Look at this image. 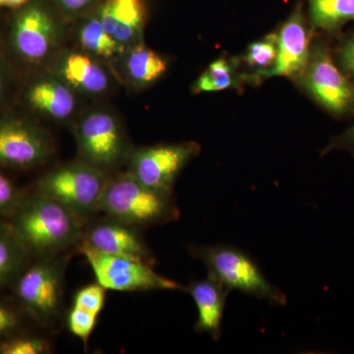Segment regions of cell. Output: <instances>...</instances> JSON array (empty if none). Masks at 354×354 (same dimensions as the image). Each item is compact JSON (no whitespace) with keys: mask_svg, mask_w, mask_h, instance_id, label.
<instances>
[{"mask_svg":"<svg viewBox=\"0 0 354 354\" xmlns=\"http://www.w3.org/2000/svg\"><path fill=\"white\" fill-rule=\"evenodd\" d=\"M82 221L57 200L37 192L18 203L10 225L28 252L51 256L80 245Z\"/></svg>","mask_w":354,"mask_h":354,"instance_id":"obj_1","label":"cell"},{"mask_svg":"<svg viewBox=\"0 0 354 354\" xmlns=\"http://www.w3.org/2000/svg\"><path fill=\"white\" fill-rule=\"evenodd\" d=\"M100 211L135 227L160 225L179 218L172 195L148 187L129 172L109 179Z\"/></svg>","mask_w":354,"mask_h":354,"instance_id":"obj_2","label":"cell"},{"mask_svg":"<svg viewBox=\"0 0 354 354\" xmlns=\"http://www.w3.org/2000/svg\"><path fill=\"white\" fill-rule=\"evenodd\" d=\"M194 251V255L208 268L209 276L228 290H239L281 306L288 302L285 293L270 283L257 263L241 249L218 244L196 247Z\"/></svg>","mask_w":354,"mask_h":354,"instance_id":"obj_3","label":"cell"},{"mask_svg":"<svg viewBox=\"0 0 354 354\" xmlns=\"http://www.w3.org/2000/svg\"><path fill=\"white\" fill-rule=\"evenodd\" d=\"M108 183L106 172L81 160L48 172L39 180L38 192L57 200L84 220L100 211Z\"/></svg>","mask_w":354,"mask_h":354,"instance_id":"obj_4","label":"cell"},{"mask_svg":"<svg viewBox=\"0 0 354 354\" xmlns=\"http://www.w3.org/2000/svg\"><path fill=\"white\" fill-rule=\"evenodd\" d=\"M78 248L92 268L97 283L106 290L151 291L185 290L171 279L153 271L152 263L132 257L100 252L81 242Z\"/></svg>","mask_w":354,"mask_h":354,"instance_id":"obj_5","label":"cell"},{"mask_svg":"<svg viewBox=\"0 0 354 354\" xmlns=\"http://www.w3.org/2000/svg\"><path fill=\"white\" fill-rule=\"evenodd\" d=\"M300 81L314 99L330 113L342 115L354 111V84L335 66L327 46H311Z\"/></svg>","mask_w":354,"mask_h":354,"instance_id":"obj_6","label":"cell"},{"mask_svg":"<svg viewBox=\"0 0 354 354\" xmlns=\"http://www.w3.org/2000/svg\"><path fill=\"white\" fill-rule=\"evenodd\" d=\"M199 152L194 142L140 148L130 156L128 172L148 187L172 195L177 176Z\"/></svg>","mask_w":354,"mask_h":354,"instance_id":"obj_7","label":"cell"},{"mask_svg":"<svg viewBox=\"0 0 354 354\" xmlns=\"http://www.w3.org/2000/svg\"><path fill=\"white\" fill-rule=\"evenodd\" d=\"M82 162L106 172L125 156L127 143L118 118L104 111L86 114L76 128Z\"/></svg>","mask_w":354,"mask_h":354,"instance_id":"obj_8","label":"cell"},{"mask_svg":"<svg viewBox=\"0 0 354 354\" xmlns=\"http://www.w3.org/2000/svg\"><path fill=\"white\" fill-rule=\"evenodd\" d=\"M64 263L48 258L19 274L16 293L37 320L50 322L59 313L64 297Z\"/></svg>","mask_w":354,"mask_h":354,"instance_id":"obj_9","label":"cell"},{"mask_svg":"<svg viewBox=\"0 0 354 354\" xmlns=\"http://www.w3.org/2000/svg\"><path fill=\"white\" fill-rule=\"evenodd\" d=\"M58 36L55 18L39 2H28L20 7L11 23V46L27 64H37L46 59L57 46Z\"/></svg>","mask_w":354,"mask_h":354,"instance_id":"obj_10","label":"cell"},{"mask_svg":"<svg viewBox=\"0 0 354 354\" xmlns=\"http://www.w3.org/2000/svg\"><path fill=\"white\" fill-rule=\"evenodd\" d=\"M50 155V141L38 127L20 118L0 120V167L30 169Z\"/></svg>","mask_w":354,"mask_h":354,"instance_id":"obj_11","label":"cell"},{"mask_svg":"<svg viewBox=\"0 0 354 354\" xmlns=\"http://www.w3.org/2000/svg\"><path fill=\"white\" fill-rule=\"evenodd\" d=\"M311 51L310 32L301 6L283 23L278 34V55L274 66L261 75L295 77L304 71Z\"/></svg>","mask_w":354,"mask_h":354,"instance_id":"obj_12","label":"cell"},{"mask_svg":"<svg viewBox=\"0 0 354 354\" xmlns=\"http://www.w3.org/2000/svg\"><path fill=\"white\" fill-rule=\"evenodd\" d=\"M83 242L100 252L132 256L152 263V254L136 227L113 218L99 221L84 232Z\"/></svg>","mask_w":354,"mask_h":354,"instance_id":"obj_13","label":"cell"},{"mask_svg":"<svg viewBox=\"0 0 354 354\" xmlns=\"http://www.w3.org/2000/svg\"><path fill=\"white\" fill-rule=\"evenodd\" d=\"M185 290L194 300L198 310L195 330L218 341L221 337L225 302L230 291L209 274L206 279L193 281Z\"/></svg>","mask_w":354,"mask_h":354,"instance_id":"obj_14","label":"cell"},{"mask_svg":"<svg viewBox=\"0 0 354 354\" xmlns=\"http://www.w3.org/2000/svg\"><path fill=\"white\" fill-rule=\"evenodd\" d=\"M97 14L106 31L125 48L133 46L141 35L144 22L141 0H108Z\"/></svg>","mask_w":354,"mask_h":354,"instance_id":"obj_15","label":"cell"},{"mask_svg":"<svg viewBox=\"0 0 354 354\" xmlns=\"http://www.w3.org/2000/svg\"><path fill=\"white\" fill-rule=\"evenodd\" d=\"M26 99L31 108L57 120H67L76 106L75 97L68 84L53 78L32 83L28 88Z\"/></svg>","mask_w":354,"mask_h":354,"instance_id":"obj_16","label":"cell"},{"mask_svg":"<svg viewBox=\"0 0 354 354\" xmlns=\"http://www.w3.org/2000/svg\"><path fill=\"white\" fill-rule=\"evenodd\" d=\"M62 74L70 87L86 94H102L109 88L108 72L97 60L84 53H69L62 62Z\"/></svg>","mask_w":354,"mask_h":354,"instance_id":"obj_17","label":"cell"},{"mask_svg":"<svg viewBox=\"0 0 354 354\" xmlns=\"http://www.w3.org/2000/svg\"><path fill=\"white\" fill-rule=\"evenodd\" d=\"M167 69V64L164 57L141 44L132 48L125 60L128 78L139 87L156 82Z\"/></svg>","mask_w":354,"mask_h":354,"instance_id":"obj_18","label":"cell"},{"mask_svg":"<svg viewBox=\"0 0 354 354\" xmlns=\"http://www.w3.org/2000/svg\"><path fill=\"white\" fill-rule=\"evenodd\" d=\"M312 30L337 32L354 21V0H306Z\"/></svg>","mask_w":354,"mask_h":354,"instance_id":"obj_19","label":"cell"},{"mask_svg":"<svg viewBox=\"0 0 354 354\" xmlns=\"http://www.w3.org/2000/svg\"><path fill=\"white\" fill-rule=\"evenodd\" d=\"M28 254L12 227L0 223V288L19 277Z\"/></svg>","mask_w":354,"mask_h":354,"instance_id":"obj_20","label":"cell"},{"mask_svg":"<svg viewBox=\"0 0 354 354\" xmlns=\"http://www.w3.org/2000/svg\"><path fill=\"white\" fill-rule=\"evenodd\" d=\"M79 41L84 50L95 57L111 58L120 55L125 50L122 44L106 31L99 14L88 18L81 25Z\"/></svg>","mask_w":354,"mask_h":354,"instance_id":"obj_21","label":"cell"},{"mask_svg":"<svg viewBox=\"0 0 354 354\" xmlns=\"http://www.w3.org/2000/svg\"><path fill=\"white\" fill-rule=\"evenodd\" d=\"M236 84L234 67L225 58H218L209 65L195 83L196 93L218 92Z\"/></svg>","mask_w":354,"mask_h":354,"instance_id":"obj_22","label":"cell"},{"mask_svg":"<svg viewBox=\"0 0 354 354\" xmlns=\"http://www.w3.org/2000/svg\"><path fill=\"white\" fill-rule=\"evenodd\" d=\"M278 55V35L270 34L264 39L251 44L247 48L246 64L263 74L274 66Z\"/></svg>","mask_w":354,"mask_h":354,"instance_id":"obj_23","label":"cell"},{"mask_svg":"<svg viewBox=\"0 0 354 354\" xmlns=\"http://www.w3.org/2000/svg\"><path fill=\"white\" fill-rule=\"evenodd\" d=\"M97 314L73 305L67 318L70 333L87 344L97 324Z\"/></svg>","mask_w":354,"mask_h":354,"instance_id":"obj_24","label":"cell"},{"mask_svg":"<svg viewBox=\"0 0 354 354\" xmlns=\"http://www.w3.org/2000/svg\"><path fill=\"white\" fill-rule=\"evenodd\" d=\"M104 301L106 288L97 283L84 286L77 291L73 305L100 315L104 309Z\"/></svg>","mask_w":354,"mask_h":354,"instance_id":"obj_25","label":"cell"},{"mask_svg":"<svg viewBox=\"0 0 354 354\" xmlns=\"http://www.w3.org/2000/svg\"><path fill=\"white\" fill-rule=\"evenodd\" d=\"M50 349L48 342L36 337H19L0 344L1 354H43Z\"/></svg>","mask_w":354,"mask_h":354,"instance_id":"obj_26","label":"cell"},{"mask_svg":"<svg viewBox=\"0 0 354 354\" xmlns=\"http://www.w3.org/2000/svg\"><path fill=\"white\" fill-rule=\"evenodd\" d=\"M17 205L18 193L15 186L6 176L0 174V215L15 209Z\"/></svg>","mask_w":354,"mask_h":354,"instance_id":"obj_27","label":"cell"},{"mask_svg":"<svg viewBox=\"0 0 354 354\" xmlns=\"http://www.w3.org/2000/svg\"><path fill=\"white\" fill-rule=\"evenodd\" d=\"M337 57L342 69L354 80V34L339 46Z\"/></svg>","mask_w":354,"mask_h":354,"instance_id":"obj_28","label":"cell"},{"mask_svg":"<svg viewBox=\"0 0 354 354\" xmlns=\"http://www.w3.org/2000/svg\"><path fill=\"white\" fill-rule=\"evenodd\" d=\"M19 318L15 312L6 305L0 304V337L6 335L17 329Z\"/></svg>","mask_w":354,"mask_h":354,"instance_id":"obj_29","label":"cell"},{"mask_svg":"<svg viewBox=\"0 0 354 354\" xmlns=\"http://www.w3.org/2000/svg\"><path fill=\"white\" fill-rule=\"evenodd\" d=\"M95 0H57L59 6L68 13H79L92 6Z\"/></svg>","mask_w":354,"mask_h":354,"instance_id":"obj_30","label":"cell"},{"mask_svg":"<svg viewBox=\"0 0 354 354\" xmlns=\"http://www.w3.org/2000/svg\"><path fill=\"white\" fill-rule=\"evenodd\" d=\"M354 144V125L334 142L330 148H348Z\"/></svg>","mask_w":354,"mask_h":354,"instance_id":"obj_31","label":"cell"},{"mask_svg":"<svg viewBox=\"0 0 354 354\" xmlns=\"http://www.w3.org/2000/svg\"><path fill=\"white\" fill-rule=\"evenodd\" d=\"M29 0H0V7L6 8H20L27 4Z\"/></svg>","mask_w":354,"mask_h":354,"instance_id":"obj_32","label":"cell"},{"mask_svg":"<svg viewBox=\"0 0 354 354\" xmlns=\"http://www.w3.org/2000/svg\"><path fill=\"white\" fill-rule=\"evenodd\" d=\"M4 90H6V77H4L3 71L0 68V101L3 97Z\"/></svg>","mask_w":354,"mask_h":354,"instance_id":"obj_33","label":"cell"}]
</instances>
